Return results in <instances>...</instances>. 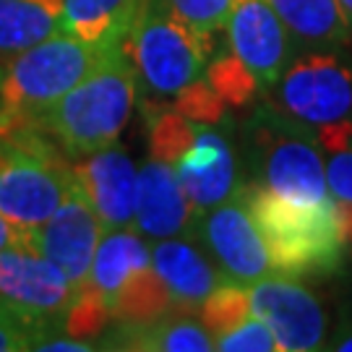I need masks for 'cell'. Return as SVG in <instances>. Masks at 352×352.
<instances>
[{
  "label": "cell",
  "instance_id": "6da1fadb",
  "mask_svg": "<svg viewBox=\"0 0 352 352\" xmlns=\"http://www.w3.org/2000/svg\"><path fill=\"white\" fill-rule=\"evenodd\" d=\"M243 196L264 238L274 274L329 277L344 269L350 248L334 199L300 204L261 188L258 183H245Z\"/></svg>",
  "mask_w": 352,
  "mask_h": 352
},
{
  "label": "cell",
  "instance_id": "7a4b0ae2",
  "mask_svg": "<svg viewBox=\"0 0 352 352\" xmlns=\"http://www.w3.org/2000/svg\"><path fill=\"white\" fill-rule=\"evenodd\" d=\"M139 97L136 71L126 47L110 52L91 74L65 91L34 123L65 154L84 157L120 139Z\"/></svg>",
  "mask_w": 352,
  "mask_h": 352
},
{
  "label": "cell",
  "instance_id": "3957f363",
  "mask_svg": "<svg viewBox=\"0 0 352 352\" xmlns=\"http://www.w3.org/2000/svg\"><path fill=\"white\" fill-rule=\"evenodd\" d=\"M251 183L300 204L331 201L324 149L311 128L264 100L243 123Z\"/></svg>",
  "mask_w": 352,
  "mask_h": 352
},
{
  "label": "cell",
  "instance_id": "277c9868",
  "mask_svg": "<svg viewBox=\"0 0 352 352\" xmlns=\"http://www.w3.org/2000/svg\"><path fill=\"white\" fill-rule=\"evenodd\" d=\"M110 52L115 50H102L60 32L6 60L0 71V133L34 128L42 113L84 81Z\"/></svg>",
  "mask_w": 352,
  "mask_h": 352
},
{
  "label": "cell",
  "instance_id": "5b68a950",
  "mask_svg": "<svg viewBox=\"0 0 352 352\" xmlns=\"http://www.w3.org/2000/svg\"><path fill=\"white\" fill-rule=\"evenodd\" d=\"M266 100L311 128L324 151L350 146L352 55L347 47L295 52L282 76L266 89Z\"/></svg>",
  "mask_w": 352,
  "mask_h": 352
},
{
  "label": "cell",
  "instance_id": "8992f818",
  "mask_svg": "<svg viewBox=\"0 0 352 352\" xmlns=\"http://www.w3.org/2000/svg\"><path fill=\"white\" fill-rule=\"evenodd\" d=\"M123 47L139 91L177 100L206 76L214 39L196 32L162 0H146Z\"/></svg>",
  "mask_w": 352,
  "mask_h": 352
},
{
  "label": "cell",
  "instance_id": "52a82bcc",
  "mask_svg": "<svg viewBox=\"0 0 352 352\" xmlns=\"http://www.w3.org/2000/svg\"><path fill=\"white\" fill-rule=\"evenodd\" d=\"M74 190V164L34 128L0 133V217L34 230Z\"/></svg>",
  "mask_w": 352,
  "mask_h": 352
},
{
  "label": "cell",
  "instance_id": "ba28073f",
  "mask_svg": "<svg viewBox=\"0 0 352 352\" xmlns=\"http://www.w3.org/2000/svg\"><path fill=\"white\" fill-rule=\"evenodd\" d=\"M190 235L201 243L222 279L230 285L248 287L274 274L269 251L243 196V188L232 199L199 214Z\"/></svg>",
  "mask_w": 352,
  "mask_h": 352
},
{
  "label": "cell",
  "instance_id": "9c48e42d",
  "mask_svg": "<svg viewBox=\"0 0 352 352\" xmlns=\"http://www.w3.org/2000/svg\"><path fill=\"white\" fill-rule=\"evenodd\" d=\"M251 314L272 329L282 352L324 350L329 316L314 289L287 274H269L248 285Z\"/></svg>",
  "mask_w": 352,
  "mask_h": 352
},
{
  "label": "cell",
  "instance_id": "30bf717a",
  "mask_svg": "<svg viewBox=\"0 0 352 352\" xmlns=\"http://www.w3.org/2000/svg\"><path fill=\"white\" fill-rule=\"evenodd\" d=\"M78 285L65 277L63 269L47 261L34 248L0 251V300L63 329L65 311L71 308Z\"/></svg>",
  "mask_w": 352,
  "mask_h": 352
},
{
  "label": "cell",
  "instance_id": "8fae6325",
  "mask_svg": "<svg viewBox=\"0 0 352 352\" xmlns=\"http://www.w3.org/2000/svg\"><path fill=\"white\" fill-rule=\"evenodd\" d=\"M225 34L227 50L251 71L261 91L277 81L298 52L269 0H232Z\"/></svg>",
  "mask_w": 352,
  "mask_h": 352
},
{
  "label": "cell",
  "instance_id": "7c38bea8",
  "mask_svg": "<svg viewBox=\"0 0 352 352\" xmlns=\"http://www.w3.org/2000/svg\"><path fill=\"white\" fill-rule=\"evenodd\" d=\"M173 170L196 214L232 199L243 188L232 139L217 123H196L193 139L173 162Z\"/></svg>",
  "mask_w": 352,
  "mask_h": 352
},
{
  "label": "cell",
  "instance_id": "4fadbf2b",
  "mask_svg": "<svg viewBox=\"0 0 352 352\" xmlns=\"http://www.w3.org/2000/svg\"><path fill=\"white\" fill-rule=\"evenodd\" d=\"M29 235H32V248L58 269H63L65 277L81 287L89 277V266L104 235V227L87 199L81 196V190L76 188L74 180V190L68 193V199L52 212L50 219L34 227Z\"/></svg>",
  "mask_w": 352,
  "mask_h": 352
},
{
  "label": "cell",
  "instance_id": "5bb4252c",
  "mask_svg": "<svg viewBox=\"0 0 352 352\" xmlns=\"http://www.w3.org/2000/svg\"><path fill=\"white\" fill-rule=\"evenodd\" d=\"M139 167L118 141L78 157L74 164L76 188L100 217L104 230L133 227Z\"/></svg>",
  "mask_w": 352,
  "mask_h": 352
},
{
  "label": "cell",
  "instance_id": "9a60e30c",
  "mask_svg": "<svg viewBox=\"0 0 352 352\" xmlns=\"http://www.w3.org/2000/svg\"><path fill=\"white\" fill-rule=\"evenodd\" d=\"M149 256L151 269L167 287L175 311L183 314H199L201 302L225 282L209 253L190 232L149 240Z\"/></svg>",
  "mask_w": 352,
  "mask_h": 352
},
{
  "label": "cell",
  "instance_id": "2e32d148",
  "mask_svg": "<svg viewBox=\"0 0 352 352\" xmlns=\"http://www.w3.org/2000/svg\"><path fill=\"white\" fill-rule=\"evenodd\" d=\"M196 217L199 214L180 188L173 164L157 157H149L139 164L133 227L144 238L162 240L186 235L193 230Z\"/></svg>",
  "mask_w": 352,
  "mask_h": 352
},
{
  "label": "cell",
  "instance_id": "e0dca14e",
  "mask_svg": "<svg viewBox=\"0 0 352 352\" xmlns=\"http://www.w3.org/2000/svg\"><path fill=\"white\" fill-rule=\"evenodd\" d=\"M97 350L126 352H212L214 337L193 314L170 311L149 321H115L113 331L97 340Z\"/></svg>",
  "mask_w": 352,
  "mask_h": 352
},
{
  "label": "cell",
  "instance_id": "ac0fdd59",
  "mask_svg": "<svg viewBox=\"0 0 352 352\" xmlns=\"http://www.w3.org/2000/svg\"><path fill=\"white\" fill-rule=\"evenodd\" d=\"M298 52L337 50L352 42V21L340 0H269Z\"/></svg>",
  "mask_w": 352,
  "mask_h": 352
},
{
  "label": "cell",
  "instance_id": "d6986e66",
  "mask_svg": "<svg viewBox=\"0 0 352 352\" xmlns=\"http://www.w3.org/2000/svg\"><path fill=\"white\" fill-rule=\"evenodd\" d=\"M151 266L149 240L141 235L136 227H118L104 230L97 253L89 266L87 282L102 295V300L110 302L123 289L128 279H133L139 272Z\"/></svg>",
  "mask_w": 352,
  "mask_h": 352
},
{
  "label": "cell",
  "instance_id": "ffe728a7",
  "mask_svg": "<svg viewBox=\"0 0 352 352\" xmlns=\"http://www.w3.org/2000/svg\"><path fill=\"white\" fill-rule=\"evenodd\" d=\"M63 32L97 45L102 50H118L126 45L131 29L146 0H63Z\"/></svg>",
  "mask_w": 352,
  "mask_h": 352
},
{
  "label": "cell",
  "instance_id": "44dd1931",
  "mask_svg": "<svg viewBox=\"0 0 352 352\" xmlns=\"http://www.w3.org/2000/svg\"><path fill=\"white\" fill-rule=\"evenodd\" d=\"M63 0H0V60L63 32Z\"/></svg>",
  "mask_w": 352,
  "mask_h": 352
},
{
  "label": "cell",
  "instance_id": "7402d4cb",
  "mask_svg": "<svg viewBox=\"0 0 352 352\" xmlns=\"http://www.w3.org/2000/svg\"><path fill=\"white\" fill-rule=\"evenodd\" d=\"M170 311H175V305L170 300V292L162 285V279L157 277L151 266L139 272L133 279H128L110 302L113 321H149Z\"/></svg>",
  "mask_w": 352,
  "mask_h": 352
},
{
  "label": "cell",
  "instance_id": "603a6c76",
  "mask_svg": "<svg viewBox=\"0 0 352 352\" xmlns=\"http://www.w3.org/2000/svg\"><path fill=\"white\" fill-rule=\"evenodd\" d=\"M206 84L212 87V91L222 100L225 107H243L261 91L258 81L253 78V74L240 63L232 52H219L214 60L206 65Z\"/></svg>",
  "mask_w": 352,
  "mask_h": 352
},
{
  "label": "cell",
  "instance_id": "cb8c5ba5",
  "mask_svg": "<svg viewBox=\"0 0 352 352\" xmlns=\"http://www.w3.org/2000/svg\"><path fill=\"white\" fill-rule=\"evenodd\" d=\"M248 316H251L248 287L230 285V282H222L199 308V318H201L204 327L212 331V337L225 334L227 329L238 327L240 321H245Z\"/></svg>",
  "mask_w": 352,
  "mask_h": 352
},
{
  "label": "cell",
  "instance_id": "d4e9b609",
  "mask_svg": "<svg viewBox=\"0 0 352 352\" xmlns=\"http://www.w3.org/2000/svg\"><path fill=\"white\" fill-rule=\"evenodd\" d=\"M60 331H63L60 327L47 324L42 318H34V316L24 314V311L0 300V352L34 350L45 337L60 334Z\"/></svg>",
  "mask_w": 352,
  "mask_h": 352
},
{
  "label": "cell",
  "instance_id": "484cf974",
  "mask_svg": "<svg viewBox=\"0 0 352 352\" xmlns=\"http://www.w3.org/2000/svg\"><path fill=\"white\" fill-rule=\"evenodd\" d=\"M193 131H196V120H190L183 113H177L175 107L167 110V113H157L151 118L149 126L151 157L173 164L190 144Z\"/></svg>",
  "mask_w": 352,
  "mask_h": 352
},
{
  "label": "cell",
  "instance_id": "4316f807",
  "mask_svg": "<svg viewBox=\"0 0 352 352\" xmlns=\"http://www.w3.org/2000/svg\"><path fill=\"white\" fill-rule=\"evenodd\" d=\"M214 350L217 352H282L279 342L274 340L272 329L266 327L261 318L248 316L238 327L227 329L225 334L214 337Z\"/></svg>",
  "mask_w": 352,
  "mask_h": 352
},
{
  "label": "cell",
  "instance_id": "83f0119b",
  "mask_svg": "<svg viewBox=\"0 0 352 352\" xmlns=\"http://www.w3.org/2000/svg\"><path fill=\"white\" fill-rule=\"evenodd\" d=\"M170 11L188 21L196 32L206 37H217L225 32V21L232 8V0H162Z\"/></svg>",
  "mask_w": 352,
  "mask_h": 352
},
{
  "label": "cell",
  "instance_id": "f1b7e54d",
  "mask_svg": "<svg viewBox=\"0 0 352 352\" xmlns=\"http://www.w3.org/2000/svg\"><path fill=\"white\" fill-rule=\"evenodd\" d=\"M327 162V183L331 199L344 204H352V144L342 149L324 151Z\"/></svg>",
  "mask_w": 352,
  "mask_h": 352
},
{
  "label": "cell",
  "instance_id": "f546056e",
  "mask_svg": "<svg viewBox=\"0 0 352 352\" xmlns=\"http://www.w3.org/2000/svg\"><path fill=\"white\" fill-rule=\"evenodd\" d=\"M97 350V342L89 340H78V337H71V334H50L39 342L34 352H94Z\"/></svg>",
  "mask_w": 352,
  "mask_h": 352
},
{
  "label": "cell",
  "instance_id": "4dcf8cb0",
  "mask_svg": "<svg viewBox=\"0 0 352 352\" xmlns=\"http://www.w3.org/2000/svg\"><path fill=\"white\" fill-rule=\"evenodd\" d=\"M32 248V235H29V230H21V227H16L13 222H8L6 217H0V251H6V248Z\"/></svg>",
  "mask_w": 352,
  "mask_h": 352
},
{
  "label": "cell",
  "instance_id": "1f68e13d",
  "mask_svg": "<svg viewBox=\"0 0 352 352\" xmlns=\"http://www.w3.org/2000/svg\"><path fill=\"white\" fill-rule=\"evenodd\" d=\"M324 350L352 352V318H350V321H340V327L334 329V334H331V337H327Z\"/></svg>",
  "mask_w": 352,
  "mask_h": 352
},
{
  "label": "cell",
  "instance_id": "d6a6232c",
  "mask_svg": "<svg viewBox=\"0 0 352 352\" xmlns=\"http://www.w3.org/2000/svg\"><path fill=\"white\" fill-rule=\"evenodd\" d=\"M340 6L344 8V13L350 16V21H352V0H340Z\"/></svg>",
  "mask_w": 352,
  "mask_h": 352
},
{
  "label": "cell",
  "instance_id": "836d02e7",
  "mask_svg": "<svg viewBox=\"0 0 352 352\" xmlns=\"http://www.w3.org/2000/svg\"><path fill=\"white\" fill-rule=\"evenodd\" d=\"M350 300H352V274H350Z\"/></svg>",
  "mask_w": 352,
  "mask_h": 352
}]
</instances>
